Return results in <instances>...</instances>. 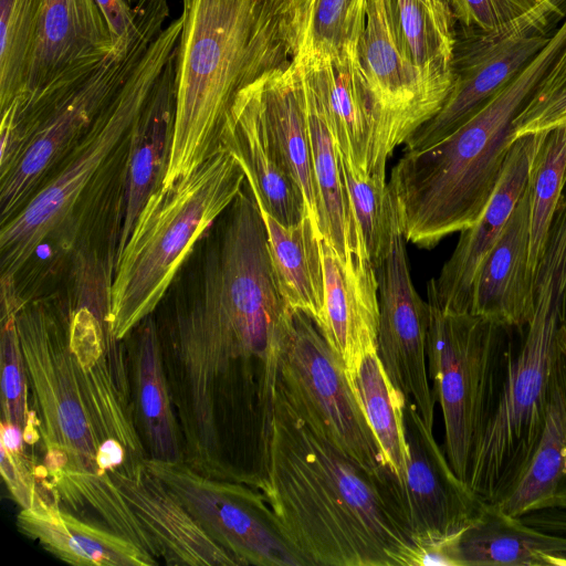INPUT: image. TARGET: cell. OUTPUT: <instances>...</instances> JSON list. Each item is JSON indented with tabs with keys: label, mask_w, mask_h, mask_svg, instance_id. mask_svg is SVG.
<instances>
[{
	"label": "cell",
	"mask_w": 566,
	"mask_h": 566,
	"mask_svg": "<svg viewBox=\"0 0 566 566\" xmlns=\"http://www.w3.org/2000/svg\"><path fill=\"white\" fill-rule=\"evenodd\" d=\"M403 426L408 448L403 491L415 541L462 533L486 503L455 474L432 429L409 401Z\"/></svg>",
	"instance_id": "cell-16"
},
{
	"label": "cell",
	"mask_w": 566,
	"mask_h": 566,
	"mask_svg": "<svg viewBox=\"0 0 566 566\" xmlns=\"http://www.w3.org/2000/svg\"><path fill=\"white\" fill-rule=\"evenodd\" d=\"M533 293L525 338L517 354L507 352L497 402L468 476L488 504L505 499L524 475L545 424L556 340L566 319V239L548 241Z\"/></svg>",
	"instance_id": "cell-8"
},
{
	"label": "cell",
	"mask_w": 566,
	"mask_h": 566,
	"mask_svg": "<svg viewBox=\"0 0 566 566\" xmlns=\"http://www.w3.org/2000/svg\"><path fill=\"white\" fill-rule=\"evenodd\" d=\"M199 297L231 366L279 371L291 307L279 292L264 221L248 182L227 209L220 243L208 253Z\"/></svg>",
	"instance_id": "cell-9"
},
{
	"label": "cell",
	"mask_w": 566,
	"mask_h": 566,
	"mask_svg": "<svg viewBox=\"0 0 566 566\" xmlns=\"http://www.w3.org/2000/svg\"><path fill=\"white\" fill-rule=\"evenodd\" d=\"M145 460L116 471L113 479L158 546L160 558L167 565L239 566L146 467Z\"/></svg>",
	"instance_id": "cell-22"
},
{
	"label": "cell",
	"mask_w": 566,
	"mask_h": 566,
	"mask_svg": "<svg viewBox=\"0 0 566 566\" xmlns=\"http://www.w3.org/2000/svg\"><path fill=\"white\" fill-rule=\"evenodd\" d=\"M129 38L95 70L18 96L1 111L0 226L15 217L88 132L169 17L168 0H138Z\"/></svg>",
	"instance_id": "cell-6"
},
{
	"label": "cell",
	"mask_w": 566,
	"mask_h": 566,
	"mask_svg": "<svg viewBox=\"0 0 566 566\" xmlns=\"http://www.w3.org/2000/svg\"><path fill=\"white\" fill-rule=\"evenodd\" d=\"M126 1H127L128 3H130V2H132V0H126Z\"/></svg>",
	"instance_id": "cell-45"
},
{
	"label": "cell",
	"mask_w": 566,
	"mask_h": 566,
	"mask_svg": "<svg viewBox=\"0 0 566 566\" xmlns=\"http://www.w3.org/2000/svg\"><path fill=\"white\" fill-rule=\"evenodd\" d=\"M279 384L298 411L337 448L370 472L394 473L343 360L316 323L293 308L280 356Z\"/></svg>",
	"instance_id": "cell-11"
},
{
	"label": "cell",
	"mask_w": 566,
	"mask_h": 566,
	"mask_svg": "<svg viewBox=\"0 0 566 566\" xmlns=\"http://www.w3.org/2000/svg\"><path fill=\"white\" fill-rule=\"evenodd\" d=\"M295 66L302 80L319 231L346 260L364 240L350 213L338 154L322 105L301 69Z\"/></svg>",
	"instance_id": "cell-28"
},
{
	"label": "cell",
	"mask_w": 566,
	"mask_h": 566,
	"mask_svg": "<svg viewBox=\"0 0 566 566\" xmlns=\"http://www.w3.org/2000/svg\"><path fill=\"white\" fill-rule=\"evenodd\" d=\"M15 322L45 488L62 510L159 559L158 546L112 476L129 461L148 459L125 345H71L69 307L57 297L23 298Z\"/></svg>",
	"instance_id": "cell-1"
},
{
	"label": "cell",
	"mask_w": 566,
	"mask_h": 566,
	"mask_svg": "<svg viewBox=\"0 0 566 566\" xmlns=\"http://www.w3.org/2000/svg\"><path fill=\"white\" fill-rule=\"evenodd\" d=\"M459 28L503 34L518 28L557 27L566 17V0H444Z\"/></svg>",
	"instance_id": "cell-37"
},
{
	"label": "cell",
	"mask_w": 566,
	"mask_h": 566,
	"mask_svg": "<svg viewBox=\"0 0 566 566\" xmlns=\"http://www.w3.org/2000/svg\"><path fill=\"white\" fill-rule=\"evenodd\" d=\"M176 48L175 120L161 188L189 175L220 146L238 95L287 66L281 0H182Z\"/></svg>",
	"instance_id": "cell-4"
},
{
	"label": "cell",
	"mask_w": 566,
	"mask_h": 566,
	"mask_svg": "<svg viewBox=\"0 0 566 566\" xmlns=\"http://www.w3.org/2000/svg\"><path fill=\"white\" fill-rule=\"evenodd\" d=\"M261 78L238 95L223 126L220 145L238 157L259 207L281 223L291 226L306 214V209L303 195L266 126Z\"/></svg>",
	"instance_id": "cell-21"
},
{
	"label": "cell",
	"mask_w": 566,
	"mask_h": 566,
	"mask_svg": "<svg viewBox=\"0 0 566 566\" xmlns=\"http://www.w3.org/2000/svg\"><path fill=\"white\" fill-rule=\"evenodd\" d=\"M115 49L108 23L95 0H41L25 83L19 96L95 69Z\"/></svg>",
	"instance_id": "cell-20"
},
{
	"label": "cell",
	"mask_w": 566,
	"mask_h": 566,
	"mask_svg": "<svg viewBox=\"0 0 566 566\" xmlns=\"http://www.w3.org/2000/svg\"><path fill=\"white\" fill-rule=\"evenodd\" d=\"M245 181L238 157L220 145L189 175L149 196L115 260L108 313L115 338L125 340L150 316L196 242Z\"/></svg>",
	"instance_id": "cell-7"
},
{
	"label": "cell",
	"mask_w": 566,
	"mask_h": 566,
	"mask_svg": "<svg viewBox=\"0 0 566 566\" xmlns=\"http://www.w3.org/2000/svg\"><path fill=\"white\" fill-rule=\"evenodd\" d=\"M175 61L176 50L163 70L133 132L125 213L116 255L124 248L145 202L161 186L165 176L175 120Z\"/></svg>",
	"instance_id": "cell-26"
},
{
	"label": "cell",
	"mask_w": 566,
	"mask_h": 566,
	"mask_svg": "<svg viewBox=\"0 0 566 566\" xmlns=\"http://www.w3.org/2000/svg\"><path fill=\"white\" fill-rule=\"evenodd\" d=\"M539 133L513 140L499 184L478 221L461 231L453 253L438 277L428 282L429 304L453 313H470L473 285L486 255L501 237L521 199Z\"/></svg>",
	"instance_id": "cell-18"
},
{
	"label": "cell",
	"mask_w": 566,
	"mask_h": 566,
	"mask_svg": "<svg viewBox=\"0 0 566 566\" xmlns=\"http://www.w3.org/2000/svg\"><path fill=\"white\" fill-rule=\"evenodd\" d=\"M322 105L337 153L373 177L386 180L388 158L405 144L361 65L359 52L292 60Z\"/></svg>",
	"instance_id": "cell-13"
},
{
	"label": "cell",
	"mask_w": 566,
	"mask_h": 566,
	"mask_svg": "<svg viewBox=\"0 0 566 566\" xmlns=\"http://www.w3.org/2000/svg\"><path fill=\"white\" fill-rule=\"evenodd\" d=\"M41 0H0V111L23 90Z\"/></svg>",
	"instance_id": "cell-38"
},
{
	"label": "cell",
	"mask_w": 566,
	"mask_h": 566,
	"mask_svg": "<svg viewBox=\"0 0 566 566\" xmlns=\"http://www.w3.org/2000/svg\"><path fill=\"white\" fill-rule=\"evenodd\" d=\"M565 186L566 125L539 133L530 164L528 274L533 286Z\"/></svg>",
	"instance_id": "cell-34"
},
{
	"label": "cell",
	"mask_w": 566,
	"mask_h": 566,
	"mask_svg": "<svg viewBox=\"0 0 566 566\" xmlns=\"http://www.w3.org/2000/svg\"><path fill=\"white\" fill-rule=\"evenodd\" d=\"M530 196L527 186L501 237L476 274L470 313L501 327H526L534 311L528 274Z\"/></svg>",
	"instance_id": "cell-23"
},
{
	"label": "cell",
	"mask_w": 566,
	"mask_h": 566,
	"mask_svg": "<svg viewBox=\"0 0 566 566\" xmlns=\"http://www.w3.org/2000/svg\"><path fill=\"white\" fill-rule=\"evenodd\" d=\"M402 53L423 71L453 77L455 21L444 0H386Z\"/></svg>",
	"instance_id": "cell-32"
},
{
	"label": "cell",
	"mask_w": 566,
	"mask_h": 566,
	"mask_svg": "<svg viewBox=\"0 0 566 566\" xmlns=\"http://www.w3.org/2000/svg\"><path fill=\"white\" fill-rule=\"evenodd\" d=\"M337 154L350 213L376 270L384 262L390 244L394 197L386 180L361 172Z\"/></svg>",
	"instance_id": "cell-36"
},
{
	"label": "cell",
	"mask_w": 566,
	"mask_h": 566,
	"mask_svg": "<svg viewBox=\"0 0 566 566\" xmlns=\"http://www.w3.org/2000/svg\"><path fill=\"white\" fill-rule=\"evenodd\" d=\"M369 0H281L292 60L358 52Z\"/></svg>",
	"instance_id": "cell-31"
},
{
	"label": "cell",
	"mask_w": 566,
	"mask_h": 566,
	"mask_svg": "<svg viewBox=\"0 0 566 566\" xmlns=\"http://www.w3.org/2000/svg\"><path fill=\"white\" fill-rule=\"evenodd\" d=\"M349 378L387 463L403 484L408 461L403 396L391 384L377 352L364 356Z\"/></svg>",
	"instance_id": "cell-33"
},
{
	"label": "cell",
	"mask_w": 566,
	"mask_h": 566,
	"mask_svg": "<svg viewBox=\"0 0 566 566\" xmlns=\"http://www.w3.org/2000/svg\"><path fill=\"white\" fill-rule=\"evenodd\" d=\"M502 329L483 316L444 312L430 304L427 361L431 389L442 411L444 453L467 483L502 385L507 355Z\"/></svg>",
	"instance_id": "cell-10"
},
{
	"label": "cell",
	"mask_w": 566,
	"mask_h": 566,
	"mask_svg": "<svg viewBox=\"0 0 566 566\" xmlns=\"http://www.w3.org/2000/svg\"><path fill=\"white\" fill-rule=\"evenodd\" d=\"M308 566H413L403 484L368 471L275 394L266 475L258 489Z\"/></svg>",
	"instance_id": "cell-2"
},
{
	"label": "cell",
	"mask_w": 566,
	"mask_h": 566,
	"mask_svg": "<svg viewBox=\"0 0 566 566\" xmlns=\"http://www.w3.org/2000/svg\"><path fill=\"white\" fill-rule=\"evenodd\" d=\"M566 125V42L514 123V139Z\"/></svg>",
	"instance_id": "cell-39"
},
{
	"label": "cell",
	"mask_w": 566,
	"mask_h": 566,
	"mask_svg": "<svg viewBox=\"0 0 566 566\" xmlns=\"http://www.w3.org/2000/svg\"><path fill=\"white\" fill-rule=\"evenodd\" d=\"M17 526L45 551L72 565H158V559L135 543L62 510L55 501L21 509Z\"/></svg>",
	"instance_id": "cell-24"
},
{
	"label": "cell",
	"mask_w": 566,
	"mask_h": 566,
	"mask_svg": "<svg viewBox=\"0 0 566 566\" xmlns=\"http://www.w3.org/2000/svg\"><path fill=\"white\" fill-rule=\"evenodd\" d=\"M260 91L269 132L303 195L306 214L321 234L302 80L297 67L291 61L287 66L264 75Z\"/></svg>",
	"instance_id": "cell-29"
},
{
	"label": "cell",
	"mask_w": 566,
	"mask_h": 566,
	"mask_svg": "<svg viewBox=\"0 0 566 566\" xmlns=\"http://www.w3.org/2000/svg\"><path fill=\"white\" fill-rule=\"evenodd\" d=\"M0 450L2 479L21 509H33L42 502L55 501L43 483L33 452L28 453L25 446L12 451L0 446Z\"/></svg>",
	"instance_id": "cell-40"
},
{
	"label": "cell",
	"mask_w": 566,
	"mask_h": 566,
	"mask_svg": "<svg viewBox=\"0 0 566 566\" xmlns=\"http://www.w3.org/2000/svg\"><path fill=\"white\" fill-rule=\"evenodd\" d=\"M259 206V205H258ZM274 279L286 305L316 322L324 302V274L319 250L322 237L305 214L285 226L260 208Z\"/></svg>",
	"instance_id": "cell-30"
},
{
	"label": "cell",
	"mask_w": 566,
	"mask_h": 566,
	"mask_svg": "<svg viewBox=\"0 0 566 566\" xmlns=\"http://www.w3.org/2000/svg\"><path fill=\"white\" fill-rule=\"evenodd\" d=\"M22 301L15 280L1 279V421L19 427L25 444L35 448L40 441L38 418L30 408L28 377L15 322Z\"/></svg>",
	"instance_id": "cell-35"
},
{
	"label": "cell",
	"mask_w": 566,
	"mask_h": 566,
	"mask_svg": "<svg viewBox=\"0 0 566 566\" xmlns=\"http://www.w3.org/2000/svg\"><path fill=\"white\" fill-rule=\"evenodd\" d=\"M461 566H566V534L534 527L485 504L459 538Z\"/></svg>",
	"instance_id": "cell-27"
},
{
	"label": "cell",
	"mask_w": 566,
	"mask_h": 566,
	"mask_svg": "<svg viewBox=\"0 0 566 566\" xmlns=\"http://www.w3.org/2000/svg\"><path fill=\"white\" fill-rule=\"evenodd\" d=\"M525 523L557 534H566V510H544L521 516Z\"/></svg>",
	"instance_id": "cell-44"
},
{
	"label": "cell",
	"mask_w": 566,
	"mask_h": 566,
	"mask_svg": "<svg viewBox=\"0 0 566 566\" xmlns=\"http://www.w3.org/2000/svg\"><path fill=\"white\" fill-rule=\"evenodd\" d=\"M129 348L136 426L148 459L184 461L181 432L164 366L158 327L151 316L132 333Z\"/></svg>",
	"instance_id": "cell-25"
},
{
	"label": "cell",
	"mask_w": 566,
	"mask_h": 566,
	"mask_svg": "<svg viewBox=\"0 0 566 566\" xmlns=\"http://www.w3.org/2000/svg\"><path fill=\"white\" fill-rule=\"evenodd\" d=\"M181 29V17L163 29L76 147L29 203L1 226V277L15 279L48 240L73 254L96 250L93 232L101 229L103 213L125 212L133 132Z\"/></svg>",
	"instance_id": "cell-3"
},
{
	"label": "cell",
	"mask_w": 566,
	"mask_h": 566,
	"mask_svg": "<svg viewBox=\"0 0 566 566\" xmlns=\"http://www.w3.org/2000/svg\"><path fill=\"white\" fill-rule=\"evenodd\" d=\"M375 272L379 303L378 357L391 384L406 401L416 406L423 422L433 428L436 400L427 366L430 304L419 296L412 283L396 206L389 249Z\"/></svg>",
	"instance_id": "cell-15"
},
{
	"label": "cell",
	"mask_w": 566,
	"mask_h": 566,
	"mask_svg": "<svg viewBox=\"0 0 566 566\" xmlns=\"http://www.w3.org/2000/svg\"><path fill=\"white\" fill-rule=\"evenodd\" d=\"M460 534L416 542L413 566H461Z\"/></svg>",
	"instance_id": "cell-42"
},
{
	"label": "cell",
	"mask_w": 566,
	"mask_h": 566,
	"mask_svg": "<svg viewBox=\"0 0 566 566\" xmlns=\"http://www.w3.org/2000/svg\"><path fill=\"white\" fill-rule=\"evenodd\" d=\"M556 28L535 24L496 35L455 28L451 92L405 151L429 148L459 128L543 50Z\"/></svg>",
	"instance_id": "cell-14"
},
{
	"label": "cell",
	"mask_w": 566,
	"mask_h": 566,
	"mask_svg": "<svg viewBox=\"0 0 566 566\" xmlns=\"http://www.w3.org/2000/svg\"><path fill=\"white\" fill-rule=\"evenodd\" d=\"M319 250L324 302L315 323L350 377L364 356L377 352L378 281L365 244L346 260L323 237Z\"/></svg>",
	"instance_id": "cell-19"
},
{
	"label": "cell",
	"mask_w": 566,
	"mask_h": 566,
	"mask_svg": "<svg viewBox=\"0 0 566 566\" xmlns=\"http://www.w3.org/2000/svg\"><path fill=\"white\" fill-rule=\"evenodd\" d=\"M102 10L115 46L126 41L135 27V8L126 0H95Z\"/></svg>",
	"instance_id": "cell-43"
},
{
	"label": "cell",
	"mask_w": 566,
	"mask_h": 566,
	"mask_svg": "<svg viewBox=\"0 0 566 566\" xmlns=\"http://www.w3.org/2000/svg\"><path fill=\"white\" fill-rule=\"evenodd\" d=\"M145 464L239 566H308L258 489L203 475L184 461Z\"/></svg>",
	"instance_id": "cell-12"
},
{
	"label": "cell",
	"mask_w": 566,
	"mask_h": 566,
	"mask_svg": "<svg viewBox=\"0 0 566 566\" xmlns=\"http://www.w3.org/2000/svg\"><path fill=\"white\" fill-rule=\"evenodd\" d=\"M566 42V17L543 50L474 115L436 145L405 151L388 186L405 240L432 249L472 227L502 176L514 123Z\"/></svg>",
	"instance_id": "cell-5"
},
{
	"label": "cell",
	"mask_w": 566,
	"mask_h": 566,
	"mask_svg": "<svg viewBox=\"0 0 566 566\" xmlns=\"http://www.w3.org/2000/svg\"><path fill=\"white\" fill-rule=\"evenodd\" d=\"M358 52L370 84L406 143L441 109L454 76L432 75L402 53L386 0H369Z\"/></svg>",
	"instance_id": "cell-17"
},
{
	"label": "cell",
	"mask_w": 566,
	"mask_h": 566,
	"mask_svg": "<svg viewBox=\"0 0 566 566\" xmlns=\"http://www.w3.org/2000/svg\"><path fill=\"white\" fill-rule=\"evenodd\" d=\"M552 381L562 405L564 481L551 510H566V319L560 326L556 340Z\"/></svg>",
	"instance_id": "cell-41"
}]
</instances>
